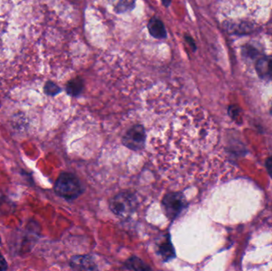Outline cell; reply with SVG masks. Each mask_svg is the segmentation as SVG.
<instances>
[{
    "mask_svg": "<svg viewBox=\"0 0 272 271\" xmlns=\"http://www.w3.org/2000/svg\"><path fill=\"white\" fill-rule=\"evenodd\" d=\"M255 70L262 79L272 80V56L260 58L255 65Z\"/></svg>",
    "mask_w": 272,
    "mask_h": 271,
    "instance_id": "6",
    "label": "cell"
},
{
    "mask_svg": "<svg viewBox=\"0 0 272 271\" xmlns=\"http://www.w3.org/2000/svg\"><path fill=\"white\" fill-rule=\"evenodd\" d=\"M184 38H185V40L187 42L188 45L192 49V50L195 52V51L197 50V46L196 43H195V41L194 40V38L189 35H185Z\"/></svg>",
    "mask_w": 272,
    "mask_h": 271,
    "instance_id": "14",
    "label": "cell"
},
{
    "mask_svg": "<svg viewBox=\"0 0 272 271\" xmlns=\"http://www.w3.org/2000/svg\"><path fill=\"white\" fill-rule=\"evenodd\" d=\"M137 207V199L130 192H122L110 201V209L121 218L130 217Z\"/></svg>",
    "mask_w": 272,
    "mask_h": 271,
    "instance_id": "2",
    "label": "cell"
},
{
    "mask_svg": "<svg viewBox=\"0 0 272 271\" xmlns=\"http://www.w3.org/2000/svg\"><path fill=\"white\" fill-rule=\"evenodd\" d=\"M0 245H1V237H0Z\"/></svg>",
    "mask_w": 272,
    "mask_h": 271,
    "instance_id": "18",
    "label": "cell"
},
{
    "mask_svg": "<svg viewBox=\"0 0 272 271\" xmlns=\"http://www.w3.org/2000/svg\"><path fill=\"white\" fill-rule=\"evenodd\" d=\"M145 129L142 125H134L125 133L123 137L122 143L126 148L131 150H142L145 145Z\"/></svg>",
    "mask_w": 272,
    "mask_h": 271,
    "instance_id": "4",
    "label": "cell"
},
{
    "mask_svg": "<svg viewBox=\"0 0 272 271\" xmlns=\"http://www.w3.org/2000/svg\"><path fill=\"white\" fill-rule=\"evenodd\" d=\"M228 113H229L230 116L235 120V119L238 117L239 113H240V108L236 107V106H231L228 108Z\"/></svg>",
    "mask_w": 272,
    "mask_h": 271,
    "instance_id": "13",
    "label": "cell"
},
{
    "mask_svg": "<svg viewBox=\"0 0 272 271\" xmlns=\"http://www.w3.org/2000/svg\"><path fill=\"white\" fill-rule=\"evenodd\" d=\"M149 34L156 39H165L167 38V32L163 21L156 17H153L148 24Z\"/></svg>",
    "mask_w": 272,
    "mask_h": 271,
    "instance_id": "5",
    "label": "cell"
},
{
    "mask_svg": "<svg viewBox=\"0 0 272 271\" xmlns=\"http://www.w3.org/2000/svg\"><path fill=\"white\" fill-rule=\"evenodd\" d=\"M158 252L160 254L162 259L164 261H168L175 255L173 246H172L169 239H167L166 241L161 244Z\"/></svg>",
    "mask_w": 272,
    "mask_h": 271,
    "instance_id": "10",
    "label": "cell"
},
{
    "mask_svg": "<svg viewBox=\"0 0 272 271\" xmlns=\"http://www.w3.org/2000/svg\"><path fill=\"white\" fill-rule=\"evenodd\" d=\"M70 267H72V269L79 271L97 270V266L92 258L87 255H78L72 258L70 261Z\"/></svg>",
    "mask_w": 272,
    "mask_h": 271,
    "instance_id": "7",
    "label": "cell"
},
{
    "mask_svg": "<svg viewBox=\"0 0 272 271\" xmlns=\"http://www.w3.org/2000/svg\"><path fill=\"white\" fill-rule=\"evenodd\" d=\"M115 12L124 14L132 11L135 6L136 0H110Z\"/></svg>",
    "mask_w": 272,
    "mask_h": 271,
    "instance_id": "9",
    "label": "cell"
},
{
    "mask_svg": "<svg viewBox=\"0 0 272 271\" xmlns=\"http://www.w3.org/2000/svg\"><path fill=\"white\" fill-rule=\"evenodd\" d=\"M125 269L135 270V271H148L150 267L136 257H132L125 263Z\"/></svg>",
    "mask_w": 272,
    "mask_h": 271,
    "instance_id": "11",
    "label": "cell"
},
{
    "mask_svg": "<svg viewBox=\"0 0 272 271\" xmlns=\"http://www.w3.org/2000/svg\"><path fill=\"white\" fill-rule=\"evenodd\" d=\"M85 89L84 80L80 76H76L66 84V93L71 97H78Z\"/></svg>",
    "mask_w": 272,
    "mask_h": 271,
    "instance_id": "8",
    "label": "cell"
},
{
    "mask_svg": "<svg viewBox=\"0 0 272 271\" xmlns=\"http://www.w3.org/2000/svg\"></svg>",
    "mask_w": 272,
    "mask_h": 271,
    "instance_id": "19",
    "label": "cell"
},
{
    "mask_svg": "<svg viewBox=\"0 0 272 271\" xmlns=\"http://www.w3.org/2000/svg\"><path fill=\"white\" fill-rule=\"evenodd\" d=\"M162 206L167 217L170 220H174L186 208L187 201L183 194L174 192L165 196L162 201Z\"/></svg>",
    "mask_w": 272,
    "mask_h": 271,
    "instance_id": "3",
    "label": "cell"
},
{
    "mask_svg": "<svg viewBox=\"0 0 272 271\" xmlns=\"http://www.w3.org/2000/svg\"><path fill=\"white\" fill-rule=\"evenodd\" d=\"M8 269V264L4 257L0 254V271H5Z\"/></svg>",
    "mask_w": 272,
    "mask_h": 271,
    "instance_id": "15",
    "label": "cell"
},
{
    "mask_svg": "<svg viewBox=\"0 0 272 271\" xmlns=\"http://www.w3.org/2000/svg\"><path fill=\"white\" fill-rule=\"evenodd\" d=\"M61 92V89L57 84H55L53 81L49 80L46 83L44 86V93L47 96H50V97H55L57 94H59Z\"/></svg>",
    "mask_w": 272,
    "mask_h": 271,
    "instance_id": "12",
    "label": "cell"
},
{
    "mask_svg": "<svg viewBox=\"0 0 272 271\" xmlns=\"http://www.w3.org/2000/svg\"><path fill=\"white\" fill-rule=\"evenodd\" d=\"M162 3L165 7H169L171 3V0H162Z\"/></svg>",
    "mask_w": 272,
    "mask_h": 271,
    "instance_id": "17",
    "label": "cell"
},
{
    "mask_svg": "<svg viewBox=\"0 0 272 271\" xmlns=\"http://www.w3.org/2000/svg\"><path fill=\"white\" fill-rule=\"evenodd\" d=\"M266 166L269 174L272 177V157H270V158L267 159Z\"/></svg>",
    "mask_w": 272,
    "mask_h": 271,
    "instance_id": "16",
    "label": "cell"
},
{
    "mask_svg": "<svg viewBox=\"0 0 272 271\" xmlns=\"http://www.w3.org/2000/svg\"><path fill=\"white\" fill-rule=\"evenodd\" d=\"M54 191L66 200H74L82 194V185L78 177L71 172H61L55 182Z\"/></svg>",
    "mask_w": 272,
    "mask_h": 271,
    "instance_id": "1",
    "label": "cell"
}]
</instances>
